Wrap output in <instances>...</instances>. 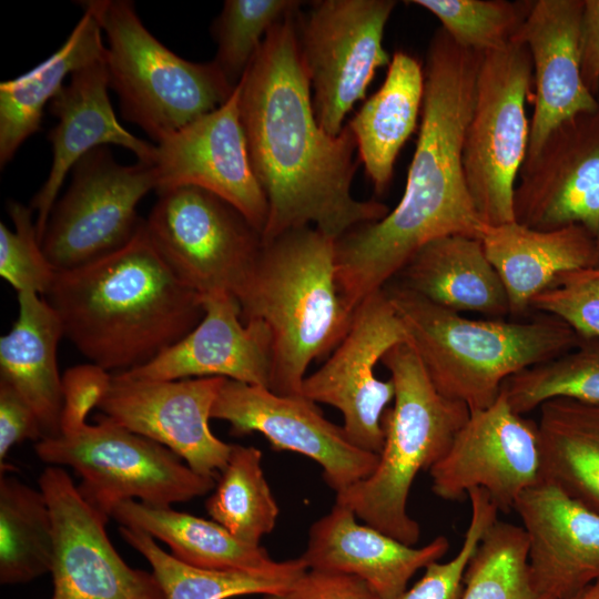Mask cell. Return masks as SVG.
<instances>
[{"mask_svg": "<svg viewBox=\"0 0 599 599\" xmlns=\"http://www.w3.org/2000/svg\"><path fill=\"white\" fill-rule=\"evenodd\" d=\"M296 17L270 29L237 83L252 167L268 203L263 243L306 226L337 240L390 211L352 195L356 141L347 124L331 135L316 120Z\"/></svg>", "mask_w": 599, "mask_h": 599, "instance_id": "cell-1", "label": "cell"}, {"mask_svg": "<svg viewBox=\"0 0 599 599\" xmlns=\"http://www.w3.org/2000/svg\"><path fill=\"white\" fill-rule=\"evenodd\" d=\"M481 58L441 28L434 33L424 68L419 134L403 196L384 219L335 241L337 283L352 311L394 280L430 241L451 234L480 238L486 224L467 186L463 143Z\"/></svg>", "mask_w": 599, "mask_h": 599, "instance_id": "cell-2", "label": "cell"}, {"mask_svg": "<svg viewBox=\"0 0 599 599\" xmlns=\"http://www.w3.org/2000/svg\"><path fill=\"white\" fill-rule=\"evenodd\" d=\"M45 295L64 336L90 363L113 374L150 363L204 316L202 295L163 261L143 221L120 250L57 271Z\"/></svg>", "mask_w": 599, "mask_h": 599, "instance_id": "cell-3", "label": "cell"}, {"mask_svg": "<svg viewBox=\"0 0 599 599\" xmlns=\"http://www.w3.org/2000/svg\"><path fill=\"white\" fill-rule=\"evenodd\" d=\"M335 241L312 226L263 243L235 295L242 319H260L272 336L268 389L303 396L307 368L336 348L354 312L337 283Z\"/></svg>", "mask_w": 599, "mask_h": 599, "instance_id": "cell-4", "label": "cell"}, {"mask_svg": "<svg viewBox=\"0 0 599 599\" xmlns=\"http://www.w3.org/2000/svg\"><path fill=\"white\" fill-rule=\"evenodd\" d=\"M384 290L436 389L463 402L470 412L493 405L509 377L570 351L581 341L566 323L550 315L527 322L475 319L395 281Z\"/></svg>", "mask_w": 599, "mask_h": 599, "instance_id": "cell-5", "label": "cell"}, {"mask_svg": "<svg viewBox=\"0 0 599 599\" xmlns=\"http://www.w3.org/2000/svg\"><path fill=\"white\" fill-rule=\"evenodd\" d=\"M395 387L393 406L383 416L384 445L375 470L336 493L335 502L349 508L364 524L408 545L420 536L407 511L412 485L448 450L469 418L466 404L441 395L408 342L382 359Z\"/></svg>", "mask_w": 599, "mask_h": 599, "instance_id": "cell-6", "label": "cell"}, {"mask_svg": "<svg viewBox=\"0 0 599 599\" xmlns=\"http://www.w3.org/2000/svg\"><path fill=\"white\" fill-rule=\"evenodd\" d=\"M104 31L109 87L122 115L158 143L170 133L214 111L233 87L214 61H187L163 45L143 26L133 2H81Z\"/></svg>", "mask_w": 599, "mask_h": 599, "instance_id": "cell-7", "label": "cell"}, {"mask_svg": "<svg viewBox=\"0 0 599 599\" xmlns=\"http://www.w3.org/2000/svg\"><path fill=\"white\" fill-rule=\"evenodd\" d=\"M34 451L49 466L72 468L81 478L78 489L83 499L108 519L124 500L166 508L215 487V478L196 474L165 446L104 415L95 425L85 423L40 439Z\"/></svg>", "mask_w": 599, "mask_h": 599, "instance_id": "cell-8", "label": "cell"}, {"mask_svg": "<svg viewBox=\"0 0 599 599\" xmlns=\"http://www.w3.org/2000/svg\"><path fill=\"white\" fill-rule=\"evenodd\" d=\"M534 71L522 42L485 52L473 113L463 143V167L475 207L486 225L515 221L514 191L525 162Z\"/></svg>", "mask_w": 599, "mask_h": 599, "instance_id": "cell-9", "label": "cell"}, {"mask_svg": "<svg viewBox=\"0 0 599 599\" xmlns=\"http://www.w3.org/2000/svg\"><path fill=\"white\" fill-rule=\"evenodd\" d=\"M144 230L154 248L189 287L234 297L263 246L261 233L231 204L195 186L159 192Z\"/></svg>", "mask_w": 599, "mask_h": 599, "instance_id": "cell-10", "label": "cell"}, {"mask_svg": "<svg viewBox=\"0 0 599 599\" xmlns=\"http://www.w3.org/2000/svg\"><path fill=\"white\" fill-rule=\"evenodd\" d=\"M395 0H321L296 17L302 62L314 92L319 126L338 135L354 104L365 99L378 68L392 58L383 47Z\"/></svg>", "mask_w": 599, "mask_h": 599, "instance_id": "cell-11", "label": "cell"}, {"mask_svg": "<svg viewBox=\"0 0 599 599\" xmlns=\"http://www.w3.org/2000/svg\"><path fill=\"white\" fill-rule=\"evenodd\" d=\"M72 172L41 240L55 271L84 265L126 245L143 221L136 215L139 202L156 186L151 164H119L106 146L87 153Z\"/></svg>", "mask_w": 599, "mask_h": 599, "instance_id": "cell-12", "label": "cell"}, {"mask_svg": "<svg viewBox=\"0 0 599 599\" xmlns=\"http://www.w3.org/2000/svg\"><path fill=\"white\" fill-rule=\"evenodd\" d=\"M407 334L384 288L355 309L351 327L324 364L306 376L302 395L338 409L343 428L357 447L377 454L384 445L383 416L394 400L393 380H380L375 367Z\"/></svg>", "mask_w": 599, "mask_h": 599, "instance_id": "cell-13", "label": "cell"}, {"mask_svg": "<svg viewBox=\"0 0 599 599\" xmlns=\"http://www.w3.org/2000/svg\"><path fill=\"white\" fill-rule=\"evenodd\" d=\"M429 475L441 499L461 500L481 488L498 510L509 512L544 478L538 425L516 413L500 392L493 405L470 412Z\"/></svg>", "mask_w": 599, "mask_h": 599, "instance_id": "cell-14", "label": "cell"}, {"mask_svg": "<svg viewBox=\"0 0 599 599\" xmlns=\"http://www.w3.org/2000/svg\"><path fill=\"white\" fill-rule=\"evenodd\" d=\"M38 484L53 520L50 599H165L153 572L122 559L106 535L108 518L83 499L67 470L49 466Z\"/></svg>", "mask_w": 599, "mask_h": 599, "instance_id": "cell-15", "label": "cell"}, {"mask_svg": "<svg viewBox=\"0 0 599 599\" xmlns=\"http://www.w3.org/2000/svg\"><path fill=\"white\" fill-rule=\"evenodd\" d=\"M211 417L227 422L233 436L260 433L274 450L313 459L336 493L367 478L378 464L377 454L354 445L343 427L327 420L304 396H283L263 386L225 379Z\"/></svg>", "mask_w": 599, "mask_h": 599, "instance_id": "cell-16", "label": "cell"}, {"mask_svg": "<svg viewBox=\"0 0 599 599\" xmlns=\"http://www.w3.org/2000/svg\"><path fill=\"white\" fill-rule=\"evenodd\" d=\"M240 88L217 109L155 143V191L195 186L235 207L263 234L268 203L254 174L240 115Z\"/></svg>", "mask_w": 599, "mask_h": 599, "instance_id": "cell-17", "label": "cell"}, {"mask_svg": "<svg viewBox=\"0 0 599 599\" xmlns=\"http://www.w3.org/2000/svg\"><path fill=\"white\" fill-rule=\"evenodd\" d=\"M225 379L150 380L112 374L97 408L115 424L165 446L196 474L215 478L233 446L217 438L209 423Z\"/></svg>", "mask_w": 599, "mask_h": 599, "instance_id": "cell-18", "label": "cell"}, {"mask_svg": "<svg viewBox=\"0 0 599 599\" xmlns=\"http://www.w3.org/2000/svg\"><path fill=\"white\" fill-rule=\"evenodd\" d=\"M514 213L540 231L581 225L599 243V106L560 123L525 160Z\"/></svg>", "mask_w": 599, "mask_h": 599, "instance_id": "cell-19", "label": "cell"}, {"mask_svg": "<svg viewBox=\"0 0 599 599\" xmlns=\"http://www.w3.org/2000/svg\"><path fill=\"white\" fill-rule=\"evenodd\" d=\"M202 302L204 316L185 337L150 363L114 375L150 380L224 377L268 388L272 336L266 324L244 322L231 293H209Z\"/></svg>", "mask_w": 599, "mask_h": 599, "instance_id": "cell-20", "label": "cell"}, {"mask_svg": "<svg viewBox=\"0 0 599 599\" xmlns=\"http://www.w3.org/2000/svg\"><path fill=\"white\" fill-rule=\"evenodd\" d=\"M514 510L528 538V562L536 588L569 599L599 579V512L542 478L526 489Z\"/></svg>", "mask_w": 599, "mask_h": 599, "instance_id": "cell-21", "label": "cell"}, {"mask_svg": "<svg viewBox=\"0 0 599 599\" xmlns=\"http://www.w3.org/2000/svg\"><path fill=\"white\" fill-rule=\"evenodd\" d=\"M585 0H537L511 40L527 45L534 71V114L526 159L550 132L571 116L595 110L599 101L580 70L579 28Z\"/></svg>", "mask_w": 599, "mask_h": 599, "instance_id": "cell-22", "label": "cell"}, {"mask_svg": "<svg viewBox=\"0 0 599 599\" xmlns=\"http://www.w3.org/2000/svg\"><path fill=\"white\" fill-rule=\"evenodd\" d=\"M109 88L102 58L72 72L69 83L48 104L49 112L58 119L48 134L53 160L48 179L30 206L38 213L34 224L40 243L67 174L87 153L115 144L134 153L138 162L154 161L155 144L136 138L118 121Z\"/></svg>", "mask_w": 599, "mask_h": 599, "instance_id": "cell-23", "label": "cell"}, {"mask_svg": "<svg viewBox=\"0 0 599 599\" xmlns=\"http://www.w3.org/2000/svg\"><path fill=\"white\" fill-rule=\"evenodd\" d=\"M356 519L349 508L335 502L311 526L301 558L308 569L363 579L380 599H396L417 570L438 561L449 548L445 536L415 548Z\"/></svg>", "mask_w": 599, "mask_h": 599, "instance_id": "cell-24", "label": "cell"}, {"mask_svg": "<svg viewBox=\"0 0 599 599\" xmlns=\"http://www.w3.org/2000/svg\"><path fill=\"white\" fill-rule=\"evenodd\" d=\"M480 241L516 315L530 309L531 301L562 274L599 265L598 241L578 224L549 231L516 221L485 225Z\"/></svg>", "mask_w": 599, "mask_h": 599, "instance_id": "cell-25", "label": "cell"}, {"mask_svg": "<svg viewBox=\"0 0 599 599\" xmlns=\"http://www.w3.org/2000/svg\"><path fill=\"white\" fill-rule=\"evenodd\" d=\"M392 281L448 309L502 318L509 302L480 238L451 234L420 247Z\"/></svg>", "mask_w": 599, "mask_h": 599, "instance_id": "cell-26", "label": "cell"}, {"mask_svg": "<svg viewBox=\"0 0 599 599\" xmlns=\"http://www.w3.org/2000/svg\"><path fill=\"white\" fill-rule=\"evenodd\" d=\"M19 316L0 338V380L10 384L34 410L43 438L61 432L63 385L57 348L62 323L45 300L32 292L18 293Z\"/></svg>", "mask_w": 599, "mask_h": 599, "instance_id": "cell-27", "label": "cell"}, {"mask_svg": "<svg viewBox=\"0 0 599 599\" xmlns=\"http://www.w3.org/2000/svg\"><path fill=\"white\" fill-rule=\"evenodd\" d=\"M424 82L420 62L405 51H395L382 87L347 123L377 194L387 190L396 158L416 129Z\"/></svg>", "mask_w": 599, "mask_h": 599, "instance_id": "cell-28", "label": "cell"}, {"mask_svg": "<svg viewBox=\"0 0 599 599\" xmlns=\"http://www.w3.org/2000/svg\"><path fill=\"white\" fill-rule=\"evenodd\" d=\"M102 29L88 10L62 43L43 62L18 78L0 83V164L3 167L21 144L41 126L43 109L75 70L104 58Z\"/></svg>", "mask_w": 599, "mask_h": 599, "instance_id": "cell-29", "label": "cell"}, {"mask_svg": "<svg viewBox=\"0 0 599 599\" xmlns=\"http://www.w3.org/2000/svg\"><path fill=\"white\" fill-rule=\"evenodd\" d=\"M121 526L140 529L164 542L171 555L196 568L212 570L276 571L287 560L275 561L260 545L243 542L214 520L144 505L116 504L111 515Z\"/></svg>", "mask_w": 599, "mask_h": 599, "instance_id": "cell-30", "label": "cell"}, {"mask_svg": "<svg viewBox=\"0 0 599 599\" xmlns=\"http://www.w3.org/2000/svg\"><path fill=\"white\" fill-rule=\"evenodd\" d=\"M538 409L544 478L599 512V404L554 398Z\"/></svg>", "mask_w": 599, "mask_h": 599, "instance_id": "cell-31", "label": "cell"}, {"mask_svg": "<svg viewBox=\"0 0 599 599\" xmlns=\"http://www.w3.org/2000/svg\"><path fill=\"white\" fill-rule=\"evenodd\" d=\"M119 532L152 567L165 599H229L271 595L291 587L308 568L298 557L276 571L212 570L196 568L165 552L149 534L125 526Z\"/></svg>", "mask_w": 599, "mask_h": 599, "instance_id": "cell-32", "label": "cell"}, {"mask_svg": "<svg viewBox=\"0 0 599 599\" xmlns=\"http://www.w3.org/2000/svg\"><path fill=\"white\" fill-rule=\"evenodd\" d=\"M53 520L41 489L13 476L0 477V582L28 583L51 572Z\"/></svg>", "mask_w": 599, "mask_h": 599, "instance_id": "cell-33", "label": "cell"}, {"mask_svg": "<svg viewBox=\"0 0 599 599\" xmlns=\"http://www.w3.org/2000/svg\"><path fill=\"white\" fill-rule=\"evenodd\" d=\"M213 490L205 501L206 511L235 538L258 545L273 531L278 506L265 478L258 448L233 445Z\"/></svg>", "mask_w": 599, "mask_h": 599, "instance_id": "cell-34", "label": "cell"}, {"mask_svg": "<svg viewBox=\"0 0 599 599\" xmlns=\"http://www.w3.org/2000/svg\"><path fill=\"white\" fill-rule=\"evenodd\" d=\"M501 392L511 408L526 415L554 398L599 404V338L509 377Z\"/></svg>", "mask_w": 599, "mask_h": 599, "instance_id": "cell-35", "label": "cell"}, {"mask_svg": "<svg viewBox=\"0 0 599 599\" xmlns=\"http://www.w3.org/2000/svg\"><path fill=\"white\" fill-rule=\"evenodd\" d=\"M434 14L459 47L485 53L506 45L527 17L532 1L412 0Z\"/></svg>", "mask_w": 599, "mask_h": 599, "instance_id": "cell-36", "label": "cell"}, {"mask_svg": "<svg viewBox=\"0 0 599 599\" xmlns=\"http://www.w3.org/2000/svg\"><path fill=\"white\" fill-rule=\"evenodd\" d=\"M297 0H226L213 23L217 43L213 60L229 82L236 87L270 29L296 12Z\"/></svg>", "mask_w": 599, "mask_h": 599, "instance_id": "cell-37", "label": "cell"}, {"mask_svg": "<svg viewBox=\"0 0 599 599\" xmlns=\"http://www.w3.org/2000/svg\"><path fill=\"white\" fill-rule=\"evenodd\" d=\"M8 212L14 231L0 223V275L18 293L47 294L57 271L41 247L32 209L10 201Z\"/></svg>", "mask_w": 599, "mask_h": 599, "instance_id": "cell-38", "label": "cell"}, {"mask_svg": "<svg viewBox=\"0 0 599 599\" xmlns=\"http://www.w3.org/2000/svg\"><path fill=\"white\" fill-rule=\"evenodd\" d=\"M470 519L458 552L448 561H434L423 577L396 599H461L467 565L488 528L498 519V508L481 488L468 491Z\"/></svg>", "mask_w": 599, "mask_h": 599, "instance_id": "cell-39", "label": "cell"}, {"mask_svg": "<svg viewBox=\"0 0 599 599\" xmlns=\"http://www.w3.org/2000/svg\"><path fill=\"white\" fill-rule=\"evenodd\" d=\"M530 309L566 323L580 338H599V265L562 274Z\"/></svg>", "mask_w": 599, "mask_h": 599, "instance_id": "cell-40", "label": "cell"}, {"mask_svg": "<svg viewBox=\"0 0 599 599\" xmlns=\"http://www.w3.org/2000/svg\"><path fill=\"white\" fill-rule=\"evenodd\" d=\"M112 374L92 363L74 366L64 373L61 430L87 423L89 413L105 395Z\"/></svg>", "mask_w": 599, "mask_h": 599, "instance_id": "cell-41", "label": "cell"}, {"mask_svg": "<svg viewBox=\"0 0 599 599\" xmlns=\"http://www.w3.org/2000/svg\"><path fill=\"white\" fill-rule=\"evenodd\" d=\"M263 599H380L363 579L343 572L307 569L287 589Z\"/></svg>", "mask_w": 599, "mask_h": 599, "instance_id": "cell-42", "label": "cell"}, {"mask_svg": "<svg viewBox=\"0 0 599 599\" xmlns=\"http://www.w3.org/2000/svg\"><path fill=\"white\" fill-rule=\"evenodd\" d=\"M43 433L29 403L8 383L0 380V463L10 448L26 439L39 441Z\"/></svg>", "mask_w": 599, "mask_h": 599, "instance_id": "cell-43", "label": "cell"}, {"mask_svg": "<svg viewBox=\"0 0 599 599\" xmlns=\"http://www.w3.org/2000/svg\"><path fill=\"white\" fill-rule=\"evenodd\" d=\"M581 78L589 92L599 97V0H585L579 28Z\"/></svg>", "mask_w": 599, "mask_h": 599, "instance_id": "cell-44", "label": "cell"}, {"mask_svg": "<svg viewBox=\"0 0 599 599\" xmlns=\"http://www.w3.org/2000/svg\"><path fill=\"white\" fill-rule=\"evenodd\" d=\"M569 599H599V579L588 585Z\"/></svg>", "mask_w": 599, "mask_h": 599, "instance_id": "cell-45", "label": "cell"}]
</instances>
